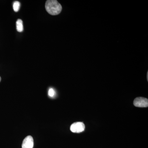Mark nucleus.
Listing matches in <instances>:
<instances>
[{"instance_id": "f257e3e1", "label": "nucleus", "mask_w": 148, "mask_h": 148, "mask_svg": "<svg viewBox=\"0 0 148 148\" xmlns=\"http://www.w3.org/2000/svg\"><path fill=\"white\" fill-rule=\"evenodd\" d=\"M47 11L52 15H58L61 13L62 8L61 5L56 0H48L46 2Z\"/></svg>"}, {"instance_id": "f03ea898", "label": "nucleus", "mask_w": 148, "mask_h": 148, "mask_svg": "<svg viewBox=\"0 0 148 148\" xmlns=\"http://www.w3.org/2000/svg\"><path fill=\"white\" fill-rule=\"evenodd\" d=\"M85 125L81 122L74 123L71 125L70 129L72 132L74 133H80L83 132L85 130Z\"/></svg>"}, {"instance_id": "7ed1b4c3", "label": "nucleus", "mask_w": 148, "mask_h": 148, "mask_svg": "<svg viewBox=\"0 0 148 148\" xmlns=\"http://www.w3.org/2000/svg\"><path fill=\"white\" fill-rule=\"evenodd\" d=\"M133 104L135 107L147 108L148 106V100L143 97H138L134 100Z\"/></svg>"}, {"instance_id": "20e7f679", "label": "nucleus", "mask_w": 148, "mask_h": 148, "mask_svg": "<svg viewBox=\"0 0 148 148\" xmlns=\"http://www.w3.org/2000/svg\"><path fill=\"white\" fill-rule=\"evenodd\" d=\"M34 145L33 138L32 136H28L23 140L22 148H33Z\"/></svg>"}, {"instance_id": "39448f33", "label": "nucleus", "mask_w": 148, "mask_h": 148, "mask_svg": "<svg viewBox=\"0 0 148 148\" xmlns=\"http://www.w3.org/2000/svg\"><path fill=\"white\" fill-rule=\"evenodd\" d=\"M16 30L18 32H22L24 30L23 21L20 19H18L16 22Z\"/></svg>"}, {"instance_id": "423d86ee", "label": "nucleus", "mask_w": 148, "mask_h": 148, "mask_svg": "<svg viewBox=\"0 0 148 148\" xmlns=\"http://www.w3.org/2000/svg\"><path fill=\"white\" fill-rule=\"evenodd\" d=\"M13 10L15 12H17L19 10V9L20 8V3L17 1H14V2L13 5Z\"/></svg>"}, {"instance_id": "0eeeda50", "label": "nucleus", "mask_w": 148, "mask_h": 148, "mask_svg": "<svg viewBox=\"0 0 148 148\" xmlns=\"http://www.w3.org/2000/svg\"><path fill=\"white\" fill-rule=\"evenodd\" d=\"M48 94L50 97H53L55 94V92L54 89L52 88H50L49 90Z\"/></svg>"}, {"instance_id": "6e6552de", "label": "nucleus", "mask_w": 148, "mask_h": 148, "mask_svg": "<svg viewBox=\"0 0 148 148\" xmlns=\"http://www.w3.org/2000/svg\"><path fill=\"white\" fill-rule=\"evenodd\" d=\"M147 80H148V72H147Z\"/></svg>"}, {"instance_id": "1a4fd4ad", "label": "nucleus", "mask_w": 148, "mask_h": 148, "mask_svg": "<svg viewBox=\"0 0 148 148\" xmlns=\"http://www.w3.org/2000/svg\"><path fill=\"white\" fill-rule=\"evenodd\" d=\"M1 77H0V82H1Z\"/></svg>"}]
</instances>
